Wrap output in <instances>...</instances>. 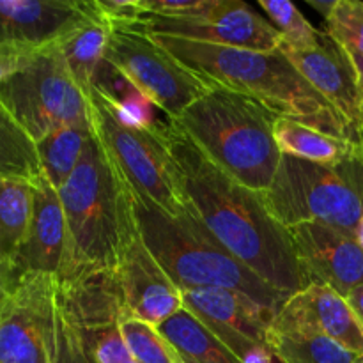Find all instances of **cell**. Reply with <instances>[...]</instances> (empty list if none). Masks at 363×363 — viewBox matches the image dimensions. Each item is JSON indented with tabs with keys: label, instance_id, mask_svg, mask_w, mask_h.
Returning a JSON list of instances; mask_svg holds the SVG:
<instances>
[{
	"label": "cell",
	"instance_id": "2",
	"mask_svg": "<svg viewBox=\"0 0 363 363\" xmlns=\"http://www.w3.org/2000/svg\"><path fill=\"white\" fill-rule=\"evenodd\" d=\"M147 35L213 87L248 96L277 117L294 119L323 133L358 144V135L346 119L301 77L280 48L252 52L170 35Z\"/></svg>",
	"mask_w": 363,
	"mask_h": 363
},
{
	"label": "cell",
	"instance_id": "12",
	"mask_svg": "<svg viewBox=\"0 0 363 363\" xmlns=\"http://www.w3.org/2000/svg\"><path fill=\"white\" fill-rule=\"evenodd\" d=\"M289 233L307 286L323 284L342 296L363 286V250L353 234L325 223H301Z\"/></svg>",
	"mask_w": 363,
	"mask_h": 363
},
{
	"label": "cell",
	"instance_id": "5",
	"mask_svg": "<svg viewBox=\"0 0 363 363\" xmlns=\"http://www.w3.org/2000/svg\"><path fill=\"white\" fill-rule=\"evenodd\" d=\"M133 209L142 241L181 293L213 287L238 291L275 314L289 298L238 261L195 216L169 215L135 191Z\"/></svg>",
	"mask_w": 363,
	"mask_h": 363
},
{
	"label": "cell",
	"instance_id": "32",
	"mask_svg": "<svg viewBox=\"0 0 363 363\" xmlns=\"http://www.w3.org/2000/svg\"><path fill=\"white\" fill-rule=\"evenodd\" d=\"M45 48H23L0 43V84L32 62Z\"/></svg>",
	"mask_w": 363,
	"mask_h": 363
},
{
	"label": "cell",
	"instance_id": "13",
	"mask_svg": "<svg viewBox=\"0 0 363 363\" xmlns=\"http://www.w3.org/2000/svg\"><path fill=\"white\" fill-rule=\"evenodd\" d=\"M301 77L346 119L358 135L363 126V89L350 52L323 32L319 45L307 50L280 45Z\"/></svg>",
	"mask_w": 363,
	"mask_h": 363
},
{
	"label": "cell",
	"instance_id": "17",
	"mask_svg": "<svg viewBox=\"0 0 363 363\" xmlns=\"http://www.w3.org/2000/svg\"><path fill=\"white\" fill-rule=\"evenodd\" d=\"M117 273L126 300L128 318L140 319L158 328L184 308L181 289L152 257L140 236L128 248Z\"/></svg>",
	"mask_w": 363,
	"mask_h": 363
},
{
	"label": "cell",
	"instance_id": "33",
	"mask_svg": "<svg viewBox=\"0 0 363 363\" xmlns=\"http://www.w3.org/2000/svg\"><path fill=\"white\" fill-rule=\"evenodd\" d=\"M60 314V312H59ZM59 363H94L82 346L77 330L60 315V353Z\"/></svg>",
	"mask_w": 363,
	"mask_h": 363
},
{
	"label": "cell",
	"instance_id": "3",
	"mask_svg": "<svg viewBox=\"0 0 363 363\" xmlns=\"http://www.w3.org/2000/svg\"><path fill=\"white\" fill-rule=\"evenodd\" d=\"M57 191L66 218L67 250L55 280L84 269L119 268L140 233L133 191L96 131L74 172Z\"/></svg>",
	"mask_w": 363,
	"mask_h": 363
},
{
	"label": "cell",
	"instance_id": "35",
	"mask_svg": "<svg viewBox=\"0 0 363 363\" xmlns=\"http://www.w3.org/2000/svg\"><path fill=\"white\" fill-rule=\"evenodd\" d=\"M16 282L18 280L13 272V266L0 255V300H4L11 293Z\"/></svg>",
	"mask_w": 363,
	"mask_h": 363
},
{
	"label": "cell",
	"instance_id": "8",
	"mask_svg": "<svg viewBox=\"0 0 363 363\" xmlns=\"http://www.w3.org/2000/svg\"><path fill=\"white\" fill-rule=\"evenodd\" d=\"M0 103L34 142L66 124L91 119V105L67 69L59 45L0 84Z\"/></svg>",
	"mask_w": 363,
	"mask_h": 363
},
{
	"label": "cell",
	"instance_id": "37",
	"mask_svg": "<svg viewBox=\"0 0 363 363\" xmlns=\"http://www.w3.org/2000/svg\"><path fill=\"white\" fill-rule=\"evenodd\" d=\"M308 4H311V6L314 7V9L318 11V13L326 20V18H328V14L332 13L333 7H335L337 0H308Z\"/></svg>",
	"mask_w": 363,
	"mask_h": 363
},
{
	"label": "cell",
	"instance_id": "9",
	"mask_svg": "<svg viewBox=\"0 0 363 363\" xmlns=\"http://www.w3.org/2000/svg\"><path fill=\"white\" fill-rule=\"evenodd\" d=\"M105 60L169 121L179 119L191 103L213 87L156 45L151 35L135 28L112 30Z\"/></svg>",
	"mask_w": 363,
	"mask_h": 363
},
{
	"label": "cell",
	"instance_id": "18",
	"mask_svg": "<svg viewBox=\"0 0 363 363\" xmlns=\"http://www.w3.org/2000/svg\"><path fill=\"white\" fill-rule=\"evenodd\" d=\"M67 250V229L59 191L45 179L35 183L34 211L23 243L13 261L16 280L30 275L57 277L62 273Z\"/></svg>",
	"mask_w": 363,
	"mask_h": 363
},
{
	"label": "cell",
	"instance_id": "10",
	"mask_svg": "<svg viewBox=\"0 0 363 363\" xmlns=\"http://www.w3.org/2000/svg\"><path fill=\"white\" fill-rule=\"evenodd\" d=\"M57 280L23 277L0 300V363H59Z\"/></svg>",
	"mask_w": 363,
	"mask_h": 363
},
{
	"label": "cell",
	"instance_id": "11",
	"mask_svg": "<svg viewBox=\"0 0 363 363\" xmlns=\"http://www.w3.org/2000/svg\"><path fill=\"white\" fill-rule=\"evenodd\" d=\"M133 28L144 34L170 35L252 52H273L284 41L268 18L255 13L241 0H209L208 7L184 18L144 14Z\"/></svg>",
	"mask_w": 363,
	"mask_h": 363
},
{
	"label": "cell",
	"instance_id": "28",
	"mask_svg": "<svg viewBox=\"0 0 363 363\" xmlns=\"http://www.w3.org/2000/svg\"><path fill=\"white\" fill-rule=\"evenodd\" d=\"M131 357L140 363H181V357L156 326L135 318H124L119 325Z\"/></svg>",
	"mask_w": 363,
	"mask_h": 363
},
{
	"label": "cell",
	"instance_id": "15",
	"mask_svg": "<svg viewBox=\"0 0 363 363\" xmlns=\"http://www.w3.org/2000/svg\"><path fill=\"white\" fill-rule=\"evenodd\" d=\"M275 332H314L363 357V328L346 296L323 284L291 294L273 318Z\"/></svg>",
	"mask_w": 363,
	"mask_h": 363
},
{
	"label": "cell",
	"instance_id": "7",
	"mask_svg": "<svg viewBox=\"0 0 363 363\" xmlns=\"http://www.w3.org/2000/svg\"><path fill=\"white\" fill-rule=\"evenodd\" d=\"M96 135L135 194L172 216L190 215L176 163L162 130H137L121 123L96 89L87 94Z\"/></svg>",
	"mask_w": 363,
	"mask_h": 363
},
{
	"label": "cell",
	"instance_id": "29",
	"mask_svg": "<svg viewBox=\"0 0 363 363\" xmlns=\"http://www.w3.org/2000/svg\"><path fill=\"white\" fill-rule=\"evenodd\" d=\"M325 32L347 52L363 55V2L337 0L325 20Z\"/></svg>",
	"mask_w": 363,
	"mask_h": 363
},
{
	"label": "cell",
	"instance_id": "24",
	"mask_svg": "<svg viewBox=\"0 0 363 363\" xmlns=\"http://www.w3.org/2000/svg\"><path fill=\"white\" fill-rule=\"evenodd\" d=\"M35 183L0 177V255L13 266L34 211Z\"/></svg>",
	"mask_w": 363,
	"mask_h": 363
},
{
	"label": "cell",
	"instance_id": "39",
	"mask_svg": "<svg viewBox=\"0 0 363 363\" xmlns=\"http://www.w3.org/2000/svg\"><path fill=\"white\" fill-rule=\"evenodd\" d=\"M354 240H357V243L360 245V248L363 250V216L360 218V222H358L357 229H354Z\"/></svg>",
	"mask_w": 363,
	"mask_h": 363
},
{
	"label": "cell",
	"instance_id": "19",
	"mask_svg": "<svg viewBox=\"0 0 363 363\" xmlns=\"http://www.w3.org/2000/svg\"><path fill=\"white\" fill-rule=\"evenodd\" d=\"M184 308L208 328H223L240 333L268 347V332L275 312L238 291L194 289L183 293Z\"/></svg>",
	"mask_w": 363,
	"mask_h": 363
},
{
	"label": "cell",
	"instance_id": "40",
	"mask_svg": "<svg viewBox=\"0 0 363 363\" xmlns=\"http://www.w3.org/2000/svg\"><path fill=\"white\" fill-rule=\"evenodd\" d=\"M358 145H360V152H362V158H363V126L360 130V140H358Z\"/></svg>",
	"mask_w": 363,
	"mask_h": 363
},
{
	"label": "cell",
	"instance_id": "6",
	"mask_svg": "<svg viewBox=\"0 0 363 363\" xmlns=\"http://www.w3.org/2000/svg\"><path fill=\"white\" fill-rule=\"evenodd\" d=\"M266 208L286 229L325 223L353 234L363 216V158L358 151L335 165H319L282 155Z\"/></svg>",
	"mask_w": 363,
	"mask_h": 363
},
{
	"label": "cell",
	"instance_id": "14",
	"mask_svg": "<svg viewBox=\"0 0 363 363\" xmlns=\"http://www.w3.org/2000/svg\"><path fill=\"white\" fill-rule=\"evenodd\" d=\"M92 0H0V43L48 48L94 18Z\"/></svg>",
	"mask_w": 363,
	"mask_h": 363
},
{
	"label": "cell",
	"instance_id": "23",
	"mask_svg": "<svg viewBox=\"0 0 363 363\" xmlns=\"http://www.w3.org/2000/svg\"><path fill=\"white\" fill-rule=\"evenodd\" d=\"M110 34H112V27L96 13L91 21L82 25L77 32L59 43L67 69L73 74L78 87L85 92V96L91 91L92 78L99 64L105 59Z\"/></svg>",
	"mask_w": 363,
	"mask_h": 363
},
{
	"label": "cell",
	"instance_id": "43",
	"mask_svg": "<svg viewBox=\"0 0 363 363\" xmlns=\"http://www.w3.org/2000/svg\"><path fill=\"white\" fill-rule=\"evenodd\" d=\"M131 363H140V362H137V360H133V362H131Z\"/></svg>",
	"mask_w": 363,
	"mask_h": 363
},
{
	"label": "cell",
	"instance_id": "27",
	"mask_svg": "<svg viewBox=\"0 0 363 363\" xmlns=\"http://www.w3.org/2000/svg\"><path fill=\"white\" fill-rule=\"evenodd\" d=\"M273 27L280 32L284 45L296 50H307L319 45L323 32H319L301 11L289 0H259Z\"/></svg>",
	"mask_w": 363,
	"mask_h": 363
},
{
	"label": "cell",
	"instance_id": "36",
	"mask_svg": "<svg viewBox=\"0 0 363 363\" xmlns=\"http://www.w3.org/2000/svg\"><path fill=\"white\" fill-rule=\"evenodd\" d=\"M346 298H347V301H350L351 308H353L354 315H357L358 321H360V325L363 328V286L357 287L354 291H351Z\"/></svg>",
	"mask_w": 363,
	"mask_h": 363
},
{
	"label": "cell",
	"instance_id": "26",
	"mask_svg": "<svg viewBox=\"0 0 363 363\" xmlns=\"http://www.w3.org/2000/svg\"><path fill=\"white\" fill-rule=\"evenodd\" d=\"M0 177L38 183L43 177L35 142L0 103Z\"/></svg>",
	"mask_w": 363,
	"mask_h": 363
},
{
	"label": "cell",
	"instance_id": "34",
	"mask_svg": "<svg viewBox=\"0 0 363 363\" xmlns=\"http://www.w3.org/2000/svg\"><path fill=\"white\" fill-rule=\"evenodd\" d=\"M273 358L275 357L269 351V347L261 346V344H252L238 357V360L240 363H273Z\"/></svg>",
	"mask_w": 363,
	"mask_h": 363
},
{
	"label": "cell",
	"instance_id": "25",
	"mask_svg": "<svg viewBox=\"0 0 363 363\" xmlns=\"http://www.w3.org/2000/svg\"><path fill=\"white\" fill-rule=\"evenodd\" d=\"M268 347L282 363H354L358 358L335 340L314 332H275L269 328Z\"/></svg>",
	"mask_w": 363,
	"mask_h": 363
},
{
	"label": "cell",
	"instance_id": "22",
	"mask_svg": "<svg viewBox=\"0 0 363 363\" xmlns=\"http://www.w3.org/2000/svg\"><path fill=\"white\" fill-rule=\"evenodd\" d=\"M179 357L195 363H240L229 347L186 308L158 326Z\"/></svg>",
	"mask_w": 363,
	"mask_h": 363
},
{
	"label": "cell",
	"instance_id": "38",
	"mask_svg": "<svg viewBox=\"0 0 363 363\" xmlns=\"http://www.w3.org/2000/svg\"><path fill=\"white\" fill-rule=\"evenodd\" d=\"M350 55H351V59H353L354 67H357L358 77H360L362 89H363V55H358V53H353V52H350Z\"/></svg>",
	"mask_w": 363,
	"mask_h": 363
},
{
	"label": "cell",
	"instance_id": "20",
	"mask_svg": "<svg viewBox=\"0 0 363 363\" xmlns=\"http://www.w3.org/2000/svg\"><path fill=\"white\" fill-rule=\"evenodd\" d=\"M273 135L282 155L319 165H335L360 151L357 142L323 133L287 117H277Z\"/></svg>",
	"mask_w": 363,
	"mask_h": 363
},
{
	"label": "cell",
	"instance_id": "21",
	"mask_svg": "<svg viewBox=\"0 0 363 363\" xmlns=\"http://www.w3.org/2000/svg\"><path fill=\"white\" fill-rule=\"evenodd\" d=\"M92 135H94V126L92 119H89L66 124L35 142L43 177L55 190H59L74 172Z\"/></svg>",
	"mask_w": 363,
	"mask_h": 363
},
{
	"label": "cell",
	"instance_id": "42",
	"mask_svg": "<svg viewBox=\"0 0 363 363\" xmlns=\"http://www.w3.org/2000/svg\"><path fill=\"white\" fill-rule=\"evenodd\" d=\"M354 363H363V357H358L357 360H354Z\"/></svg>",
	"mask_w": 363,
	"mask_h": 363
},
{
	"label": "cell",
	"instance_id": "31",
	"mask_svg": "<svg viewBox=\"0 0 363 363\" xmlns=\"http://www.w3.org/2000/svg\"><path fill=\"white\" fill-rule=\"evenodd\" d=\"M94 9L106 23L116 28H133L144 16L138 0H92Z\"/></svg>",
	"mask_w": 363,
	"mask_h": 363
},
{
	"label": "cell",
	"instance_id": "16",
	"mask_svg": "<svg viewBox=\"0 0 363 363\" xmlns=\"http://www.w3.org/2000/svg\"><path fill=\"white\" fill-rule=\"evenodd\" d=\"M59 312L74 330H99L128 318L119 273L108 268L84 269L57 280Z\"/></svg>",
	"mask_w": 363,
	"mask_h": 363
},
{
	"label": "cell",
	"instance_id": "41",
	"mask_svg": "<svg viewBox=\"0 0 363 363\" xmlns=\"http://www.w3.org/2000/svg\"><path fill=\"white\" fill-rule=\"evenodd\" d=\"M181 363H195V362H191V360H186V358H183V357H181Z\"/></svg>",
	"mask_w": 363,
	"mask_h": 363
},
{
	"label": "cell",
	"instance_id": "1",
	"mask_svg": "<svg viewBox=\"0 0 363 363\" xmlns=\"http://www.w3.org/2000/svg\"><path fill=\"white\" fill-rule=\"evenodd\" d=\"M165 138L190 215L266 284L289 296L305 289L289 229L273 218L262 195L213 165L170 121Z\"/></svg>",
	"mask_w": 363,
	"mask_h": 363
},
{
	"label": "cell",
	"instance_id": "30",
	"mask_svg": "<svg viewBox=\"0 0 363 363\" xmlns=\"http://www.w3.org/2000/svg\"><path fill=\"white\" fill-rule=\"evenodd\" d=\"M77 333L89 358L94 363H131L135 360L119 325L99 330H77Z\"/></svg>",
	"mask_w": 363,
	"mask_h": 363
},
{
	"label": "cell",
	"instance_id": "4",
	"mask_svg": "<svg viewBox=\"0 0 363 363\" xmlns=\"http://www.w3.org/2000/svg\"><path fill=\"white\" fill-rule=\"evenodd\" d=\"M275 119L255 99L211 87L170 123L223 174L262 195L282 160L273 135Z\"/></svg>",
	"mask_w": 363,
	"mask_h": 363
}]
</instances>
